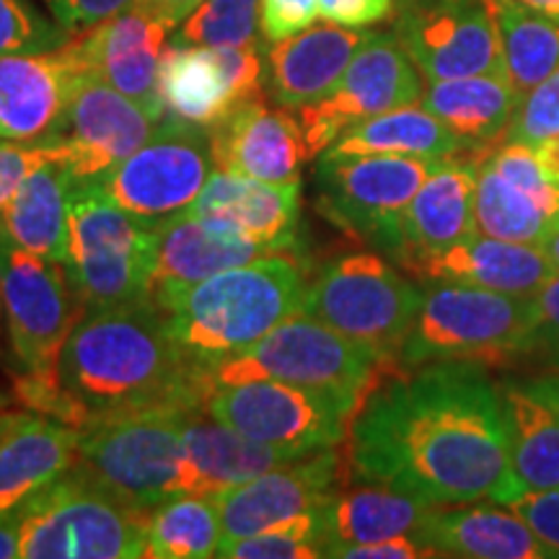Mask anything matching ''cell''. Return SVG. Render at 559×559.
<instances>
[{"mask_svg":"<svg viewBox=\"0 0 559 559\" xmlns=\"http://www.w3.org/2000/svg\"><path fill=\"white\" fill-rule=\"evenodd\" d=\"M355 477L432 508L510 506L523 489L510 469L500 389L466 360L391 370L347 430Z\"/></svg>","mask_w":559,"mask_h":559,"instance_id":"obj_1","label":"cell"},{"mask_svg":"<svg viewBox=\"0 0 559 559\" xmlns=\"http://www.w3.org/2000/svg\"><path fill=\"white\" fill-rule=\"evenodd\" d=\"M207 396L205 370L187 358L160 306L145 296L81 313L37 412L81 430L140 409H202Z\"/></svg>","mask_w":559,"mask_h":559,"instance_id":"obj_2","label":"cell"},{"mask_svg":"<svg viewBox=\"0 0 559 559\" xmlns=\"http://www.w3.org/2000/svg\"><path fill=\"white\" fill-rule=\"evenodd\" d=\"M304 272L296 254L264 257L190 285L153 288L171 337L205 370L243 353L304 311Z\"/></svg>","mask_w":559,"mask_h":559,"instance_id":"obj_3","label":"cell"},{"mask_svg":"<svg viewBox=\"0 0 559 559\" xmlns=\"http://www.w3.org/2000/svg\"><path fill=\"white\" fill-rule=\"evenodd\" d=\"M534 298L469 285L425 283L417 317L394 368L415 370L451 360L479 366L519 360L534 353Z\"/></svg>","mask_w":559,"mask_h":559,"instance_id":"obj_4","label":"cell"},{"mask_svg":"<svg viewBox=\"0 0 559 559\" xmlns=\"http://www.w3.org/2000/svg\"><path fill=\"white\" fill-rule=\"evenodd\" d=\"M16 513L26 559H138L148 549V513L117 498L81 464Z\"/></svg>","mask_w":559,"mask_h":559,"instance_id":"obj_5","label":"cell"},{"mask_svg":"<svg viewBox=\"0 0 559 559\" xmlns=\"http://www.w3.org/2000/svg\"><path fill=\"white\" fill-rule=\"evenodd\" d=\"M192 412L153 407L96 419L79 430L75 464L143 513L169 498L192 495L185 449V423Z\"/></svg>","mask_w":559,"mask_h":559,"instance_id":"obj_6","label":"cell"},{"mask_svg":"<svg viewBox=\"0 0 559 559\" xmlns=\"http://www.w3.org/2000/svg\"><path fill=\"white\" fill-rule=\"evenodd\" d=\"M394 370L324 321L296 313L243 353L207 368L210 391L251 379L285 381L296 386L332 391L360 409L366 396Z\"/></svg>","mask_w":559,"mask_h":559,"instance_id":"obj_7","label":"cell"},{"mask_svg":"<svg viewBox=\"0 0 559 559\" xmlns=\"http://www.w3.org/2000/svg\"><path fill=\"white\" fill-rule=\"evenodd\" d=\"M156 230L132 221L107 198L99 179L70 187L68 260L62 267L83 311L151 296Z\"/></svg>","mask_w":559,"mask_h":559,"instance_id":"obj_8","label":"cell"},{"mask_svg":"<svg viewBox=\"0 0 559 559\" xmlns=\"http://www.w3.org/2000/svg\"><path fill=\"white\" fill-rule=\"evenodd\" d=\"M419 300L423 288L409 283L381 251H342L306 285L304 313L394 366Z\"/></svg>","mask_w":559,"mask_h":559,"instance_id":"obj_9","label":"cell"},{"mask_svg":"<svg viewBox=\"0 0 559 559\" xmlns=\"http://www.w3.org/2000/svg\"><path fill=\"white\" fill-rule=\"evenodd\" d=\"M443 160L321 153L313 171V202L326 221L396 262L404 210Z\"/></svg>","mask_w":559,"mask_h":559,"instance_id":"obj_10","label":"cell"},{"mask_svg":"<svg viewBox=\"0 0 559 559\" xmlns=\"http://www.w3.org/2000/svg\"><path fill=\"white\" fill-rule=\"evenodd\" d=\"M215 171L210 130L166 115L145 145L104 174L107 198L148 230L181 218Z\"/></svg>","mask_w":559,"mask_h":559,"instance_id":"obj_11","label":"cell"},{"mask_svg":"<svg viewBox=\"0 0 559 559\" xmlns=\"http://www.w3.org/2000/svg\"><path fill=\"white\" fill-rule=\"evenodd\" d=\"M0 306L19 379H50L83 306L58 262L13 243L0 228Z\"/></svg>","mask_w":559,"mask_h":559,"instance_id":"obj_12","label":"cell"},{"mask_svg":"<svg viewBox=\"0 0 559 559\" xmlns=\"http://www.w3.org/2000/svg\"><path fill=\"white\" fill-rule=\"evenodd\" d=\"M205 409L241 436L300 453L340 445L358 412L332 391L262 379L213 389Z\"/></svg>","mask_w":559,"mask_h":559,"instance_id":"obj_13","label":"cell"},{"mask_svg":"<svg viewBox=\"0 0 559 559\" xmlns=\"http://www.w3.org/2000/svg\"><path fill=\"white\" fill-rule=\"evenodd\" d=\"M423 73L396 39V34L370 32L362 47L324 99L298 109L309 158L330 151L349 128L423 99Z\"/></svg>","mask_w":559,"mask_h":559,"instance_id":"obj_14","label":"cell"},{"mask_svg":"<svg viewBox=\"0 0 559 559\" xmlns=\"http://www.w3.org/2000/svg\"><path fill=\"white\" fill-rule=\"evenodd\" d=\"M394 34L428 81L506 73L489 0H396Z\"/></svg>","mask_w":559,"mask_h":559,"instance_id":"obj_15","label":"cell"},{"mask_svg":"<svg viewBox=\"0 0 559 559\" xmlns=\"http://www.w3.org/2000/svg\"><path fill=\"white\" fill-rule=\"evenodd\" d=\"M477 234L542 247L559 228V181L531 145L500 143L477 158Z\"/></svg>","mask_w":559,"mask_h":559,"instance_id":"obj_16","label":"cell"},{"mask_svg":"<svg viewBox=\"0 0 559 559\" xmlns=\"http://www.w3.org/2000/svg\"><path fill=\"white\" fill-rule=\"evenodd\" d=\"M267 45L218 50L169 45L158 70L166 115L210 130L267 86Z\"/></svg>","mask_w":559,"mask_h":559,"instance_id":"obj_17","label":"cell"},{"mask_svg":"<svg viewBox=\"0 0 559 559\" xmlns=\"http://www.w3.org/2000/svg\"><path fill=\"white\" fill-rule=\"evenodd\" d=\"M160 120L96 75H75L68 122L58 140L73 181L102 179L151 140Z\"/></svg>","mask_w":559,"mask_h":559,"instance_id":"obj_18","label":"cell"},{"mask_svg":"<svg viewBox=\"0 0 559 559\" xmlns=\"http://www.w3.org/2000/svg\"><path fill=\"white\" fill-rule=\"evenodd\" d=\"M171 32L164 21L128 5L94 29L70 39L66 50L81 73L96 75L148 109L156 120H164L166 107L158 91V70Z\"/></svg>","mask_w":559,"mask_h":559,"instance_id":"obj_19","label":"cell"},{"mask_svg":"<svg viewBox=\"0 0 559 559\" xmlns=\"http://www.w3.org/2000/svg\"><path fill=\"white\" fill-rule=\"evenodd\" d=\"M340 474L342 459L334 445L213 495L223 526L221 542L260 534L319 508L340 489Z\"/></svg>","mask_w":559,"mask_h":559,"instance_id":"obj_20","label":"cell"},{"mask_svg":"<svg viewBox=\"0 0 559 559\" xmlns=\"http://www.w3.org/2000/svg\"><path fill=\"white\" fill-rule=\"evenodd\" d=\"M75 68L66 47L0 55V140L52 143L68 122Z\"/></svg>","mask_w":559,"mask_h":559,"instance_id":"obj_21","label":"cell"},{"mask_svg":"<svg viewBox=\"0 0 559 559\" xmlns=\"http://www.w3.org/2000/svg\"><path fill=\"white\" fill-rule=\"evenodd\" d=\"M215 169L241 174L270 185L300 181V166L309 160L298 117L270 109L260 96L230 109L210 128Z\"/></svg>","mask_w":559,"mask_h":559,"instance_id":"obj_22","label":"cell"},{"mask_svg":"<svg viewBox=\"0 0 559 559\" xmlns=\"http://www.w3.org/2000/svg\"><path fill=\"white\" fill-rule=\"evenodd\" d=\"M400 267L423 283L469 285L528 298H534L557 272L547 251L536 243L492 239L485 234H472L449 249L415 257Z\"/></svg>","mask_w":559,"mask_h":559,"instance_id":"obj_23","label":"cell"},{"mask_svg":"<svg viewBox=\"0 0 559 559\" xmlns=\"http://www.w3.org/2000/svg\"><path fill=\"white\" fill-rule=\"evenodd\" d=\"M79 428L37 409H0V519L75 464Z\"/></svg>","mask_w":559,"mask_h":559,"instance_id":"obj_24","label":"cell"},{"mask_svg":"<svg viewBox=\"0 0 559 559\" xmlns=\"http://www.w3.org/2000/svg\"><path fill=\"white\" fill-rule=\"evenodd\" d=\"M185 215L228 226L270 247L298 249L300 181L270 185L241 174L215 169Z\"/></svg>","mask_w":559,"mask_h":559,"instance_id":"obj_25","label":"cell"},{"mask_svg":"<svg viewBox=\"0 0 559 559\" xmlns=\"http://www.w3.org/2000/svg\"><path fill=\"white\" fill-rule=\"evenodd\" d=\"M510 469L523 492L559 487V389L551 376L498 383Z\"/></svg>","mask_w":559,"mask_h":559,"instance_id":"obj_26","label":"cell"},{"mask_svg":"<svg viewBox=\"0 0 559 559\" xmlns=\"http://www.w3.org/2000/svg\"><path fill=\"white\" fill-rule=\"evenodd\" d=\"M370 32L345 26H309L275 41L267 52L270 99L283 109H300L324 99L345 73Z\"/></svg>","mask_w":559,"mask_h":559,"instance_id":"obj_27","label":"cell"},{"mask_svg":"<svg viewBox=\"0 0 559 559\" xmlns=\"http://www.w3.org/2000/svg\"><path fill=\"white\" fill-rule=\"evenodd\" d=\"M156 264H153V288L164 285H190L198 280L213 277L218 272L243 267V264L260 262L264 257L296 254L270 243L254 241L239 230L218 226L192 215L166 223L156 230Z\"/></svg>","mask_w":559,"mask_h":559,"instance_id":"obj_28","label":"cell"},{"mask_svg":"<svg viewBox=\"0 0 559 559\" xmlns=\"http://www.w3.org/2000/svg\"><path fill=\"white\" fill-rule=\"evenodd\" d=\"M477 160L445 158L423 181L402 218V254L396 264L432 254L477 234L474 221Z\"/></svg>","mask_w":559,"mask_h":559,"instance_id":"obj_29","label":"cell"},{"mask_svg":"<svg viewBox=\"0 0 559 559\" xmlns=\"http://www.w3.org/2000/svg\"><path fill=\"white\" fill-rule=\"evenodd\" d=\"M185 449L192 466V495H205V498L226 492L290 461L311 456V453L280 449L241 436L210 417L207 409H194L187 417Z\"/></svg>","mask_w":559,"mask_h":559,"instance_id":"obj_30","label":"cell"},{"mask_svg":"<svg viewBox=\"0 0 559 559\" xmlns=\"http://www.w3.org/2000/svg\"><path fill=\"white\" fill-rule=\"evenodd\" d=\"M415 536L438 557L551 559L519 513L481 506L432 508Z\"/></svg>","mask_w":559,"mask_h":559,"instance_id":"obj_31","label":"cell"},{"mask_svg":"<svg viewBox=\"0 0 559 559\" xmlns=\"http://www.w3.org/2000/svg\"><path fill=\"white\" fill-rule=\"evenodd\" d=\"M430 510L432 506L373 481L337 489L319 508L326 557H340V551L360 544L415 534Z\"/></svg>","mask_w":559,"mask_h":559,"instance_id":"obj_32","label":"cell"},{"mask_svg":"<svg viewBox=\"0 0 559 559\" xmlns=\"http://www.w3.org/2000/svg\"><path fill=\"white\" fill-rule=\"evenodd\" d=\"M419 104L432 111L466 151L479 156L500 145L519 104V94L510 86L506 73H481L428 81Z\"/></svg>","mask_w":559,"mask_h":559,"instance_id":"obj_33","label":"cell"},{"mask_svg":"<svg viewBox=\"0 0 559 559\" xmlns=\"http://www.w3.org/2000/svg\"><path fill=\"white\" fill-rule=\"evenodd\" d=\"M58 148V145H55ZM73 174L58 156L39 164L0 215V228L16 247L47 262L68 260V205Z\"/></svg>","mask_w":559,"mask_h":559,"instance_id":"obj_34","label":"cell"},{"mask_svg":"<svg viewBox=\"0 0 559 559\" xmlns=\"http://www.w3.org/2000/svg\"><path fill=\"white\" fill-rule=\"evenodd\" d=\"M324 153H334V156L456 158L469 151L432 111L417 102L355 124Z\"/></svg>","mask_w":559,"mask_h":559,"instance_id":"obj_35","label":"cell"},{"mask_svg":"<svg viewBox=\"0 0 559 559\" xmlns=\"http://www.w3.org/2000/svg\"><path fill=\"white\" fill-rule=\"evenodd\" d=\"M498 24L502 66L519 99L559 68V21L521 0H489Z\"/></svg>","mask_w":559,"mask_h":559,"instance_id":"obj_36","label":"cell"},{"mask_svg":"<svg viewBox=\"0 0 559 559\" xmlns=\"http://www.w3.org/2000/svg\"><path fill=\"white\" fill-rule=\"evenodd\" d=\"M223 539L218 508L205 495H179L148 510V549L153 559H207Z\"/></svg>","mask_w":559,"mask_h":559,"instance_id":"obj_37","label":"cell"},{"mask_svg":"<svg viewBox=\"0 0 559 559\" xmlns=\"http://www.w3.org/2000/svg\"><path fill=\"white\" fill-rule=\"evenodd\" d=\"M260 0H205L190 19L171 32L179 47H262Z\"/></svg>","mask_w":559,"mask_h":559,"instance_id":"obj_38","label":"cell"},{"mask_svg":"<svg viewBox=\"0 0 559 559\" xmlns=\"http://www.w3.org/2000/svg\"><path fill=\"white\" fill-rule=\"evenodd\" d=\"M321 508V506H319ZM319 508L296 519L277 523L243 536V539L221 542L215 557L226 559H319L326 557L324 531H321Z\"/></svg>","mask_w":559,"mask_h":559,"instance_id":"obj_39","label":"cell"},{"mask_svg":"<svg viewBox=\"0 0 559 559\" xmlns=\"http://www.w3.org/2000/svg\"><path fill=\"white\" fill-rule=\"evenodd\" d=\"M73 39L58 21H50L29 0H0V55L50 52Z\"/></svg>","mask_w":559,"mask_h":559,"instance_id":"obj_40","label":"cell"},{"mask_svg":"<svg viewBox=\"0 0 559 559\" xmlns=\"http://www.w3.org/2000/svg\"><path fill=\"white\" fill-rule=\"evenodd\" d=\"M559 135V68L539 86L523 94L500 143L539 145Z\"/></svg>","mask_w":559,"mask_h":559,"instance_id":"obj_41","label":"cell"},{"mask_svg":"<svg viewBox=\"0 0 559 559\" xmlns=\"http://www.w3.org/2000/svg\"><path fill=\"white\" fill-rule=\"evenodd\" d=\"M508 508L521 515L551 557H559V487L526 489Z\"/></svg>","mask_w":559,"mask_h":559,"instance_id":"obj_42","label":"cell"},{"mask_svg":"<svg viewBox=\"0 0 559 559\" xmlns=\"http://www.w3.org/2000/svg\"><path fill=\"white\" fill-rule=\"evenodd\" d=\"M58 156L55 143H11V140H0V215L5 213V207L11 205V200L16 198L19 187L24 185V179L37 169L39 164H45L47 158Z\"/></svg>","mask_w":559,"mask_h":559,"instance_id":"obj_43","label":"cell"},{"mask_svg":"<svg viewBox=\"0 0 559 559\" xmlns=\"http://www.w3.org/2000/svg\"><path fill=\"white\" fill-rule=\"evenodd\" d=\"M262 32L267 41H283L306 32L319 19V0H260Z\"/></svg>","mask_w":559,"mask_h":559,"instance_id":"obj_44","label":"cell"},{"mask_svg":"<svg viewBox=\"0 0 559 559\" xmlns=\"http://www.w3.org/2000/svg\"><path fill=\"white\" fill-rule=\"evenodd\" d=\"M536 340L534 353L551 368H559V270L536 293Z\"/></svg>","mask_w":559,"mask_h":559,"instance_id":"obj_45","label":"cell"},{"mask_svg":"<svg viewBox=\"0 0 559 559\" xmlns=\"http://www.w3.org/2000/svg\"><path fill=\"white\" fill-rule=\"evenodd\" d=\"M45 3L62 29L70 37H79V34L94 29L96 24L128 9L132 0H45Z\"/></svg>","mask_w":559,"mask_h":559,"instance_id":"obj_46","label":"cell"},{"mask_svg":"<svg viewBox=\"0 0 559 559\" xmlns=\"http://www.w3.org/2000/svg\"><path fill=\"white\" fill-rule=\"evenodd\" d=\"M396 9V0H319V16L326 24L345 29H368L386 21Z\"/></svg>","mask_w":559,"mask_h":559,"instance_id":"obj_47","label":"cell"},{"mask_svg":"<svg viewBox=\"0 0 559 559\" xmlns=\"http://www.w3.org/2000/svg\"><path fill=\"white\" fill-rule=\"evenodd\" d=\"M345 559H423V557H438L436 549L423 544L415 534L391 536V539L360 544V547H349L340 551Z\"/></svg>","mask_w":559,"mask_h":559,"instance_id":"obj_48","label":"cell"},{"mask_svg":"<svg viewBox=\"0 0 559 559\" xmlns=\"http://www.w3.org/2000/svg\"><path fill=\"white\" fill-rule=\"evenodd\" d=\"M205 0H132L130 5H135L148 16L164 21L166 26L177 29L181 21H187Z\"/></svg>","mask_w":559,"mask_h":559,"instance_id":"obj_49","label":"cell"},{"mask_svg":"<svg viewBox=\"0 0 559 559\" xmlns=\"http://www.w3.org/2000/svg\"><path fill=\"white\" fill-rule=\"evenodd\" d=\"M21 557V521L19 513L0 519V559Z\"/></svg>","mask_w":559,"mask_h":559,"instance_id":"obj_50","label":"cell"},{"mask_svg":"<svg viewBox=\"0 0 559 559\" xmlns=\"http://www.w3.org/2000/svg\"><path fill=\"white\" fill-rule=\"evenodd\" d=\"M521 3H526L531 9L547 13V16L559 21V0H521Z\"/></svg>","mask_w":559,"mask_h":559,"instance_id":"obj_51","label":"cell"},{"mask_svg":"<svg viewBox=\"0 0 559 559\" xmlns=\"http://www.w3.org/2000/svg\"><path fill=\"white\" fill-rule=\"evenodd\" d=\"M542 249L547 251V257L551 260V264H555V270H559V228L542 243Z\"/></svg>","mask_w":559,"mask_h":559,"instance_id":"obj_52","label":"cell"},{"mask_svg":"<svg viewBox=\"0 0 559 559\" xmlns=\"http://www.w3.org/2000/svg\"><path fill=\"white\" fill-rule=\"evenodd\" d=\"M5 404H9V400H5V396H3V394H0V409H3V407H5Z\"/></svg>","mask_w":559,"mask_h":559,"instance_id":"obj_53","label":"cell"},{"mask_svg":"<svg viewBox=\"0 0 559 559\" xmlns=\"http://www.w3.org/2000/svg\"><path fill=\"white\" fill-rule=\"evenodd\" d=\"M551 379H555V383H557V389H559V373H555V376H551Z\"/></svg>","mask_w":559,"mask_h":559,"instance_id":"obj_54","label":"cell"},{"mask_svg":"<svg viewBox=\"0 0 559 559\" xmlns=\"http://www.w3.org/2000/svg\"><path fill=\"white\" fill-rule=\"evenodd\" d=\"M0 311H3V306H0Z\"/></svg>","mask_w":559,"mask_h":559,"instance_id":"obj_55","label":"cell"}]
</instances>
